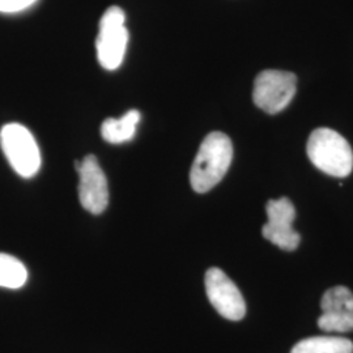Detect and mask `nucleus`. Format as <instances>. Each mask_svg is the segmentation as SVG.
<instances>
[{
	"label": "nucleus",
	"mask_w": 353,
	"mask_h": 353,
	"mask_svg": "<svg viewBox=\"0 0 353 353\" xmlns=\"http://www.w3.org/2000/svg\"><path fill=\"white\" fill-rule=\"evenodd\" d=\"M205 292L220 316L229 321H241L246 314L243 296L223 270L212 267L205 272Z\"/></svg>",
	"instance_id": "7"
},
{
	"label": "nucleus",
	"mask_w": 353,
	"mask_h": 353,
	"mask_svg": "<svg viewBox=\"0 0 353 353\" xmlns=\"http://www.w3.org/2000/svg\"><path fill=\"white\" fill-rule=\"evenodd\" d=\"M321 307L323 313L353 312V293L347 287H334L323 294Z\"/></svg>",
	"instance_id": "12"
},
{
	"label": "nucleus",
	"mask_w": 353,
	"mask_h": 353,
	"mask_svg": "<svg viewBox=\"0 0 353 353\" xmlns=\"http://www.w3.org/2000/svg\"><path fill=\"white\" fill-rule=\"evenodd\" d=\"M312 164L328 176L344 178L353 169V151L350 143L331 128H316L307 141Z\"/></svg>",
	"instance_id": "2"
},
{
	"label": "nucleus",
	"mask_w": 353,
	"mask_h": 353,
	"mask_svg": "<svg viewBox=\"0 0 353 353\" xmlns=\"http://www.w3.org/2000/svg\"><path fill=\"white\" fill-rule=\"evenodd\" d=\"M79 173V198L81 205L93 214H100L109 204L108 179L99 164V160L89 154L81 161H76Z\"/></svg>",
	"instance_id": "6"
},
{
	"label": "nucleus",
	"mask_w": 353,
	"mask_h": 353,
	"mask_svg": "<svg viewBox=\"0 0 353 353\" xmlns=\"http://www.w3.org/2000/svg\"><path fill=\"white\" fill-rule=\"evenodd\" d=\"M36 1L37 0H0V12H20Z\"/></svg>",
	"instance_id": "14"
},
{
	"label": "nucleus",
	"mask_w": 353,
	"mask_h": 353,
	"mask_svg": "<svg viewBox=\"0 0 353 353\" xmlns=\"http://www.w3.org/2000/svg\"><path fill=\"white\" fill-rule=\"evenodd\" d=\"M318 326L326 332H348L353 330V312H328L318 318Z\"/></svg>",
	"instance_id": "13"
},
{
	"label": "nucleus",
	"mask_w": 353,
	"mask_h": 353,
	"mask_svg": "<svg viewBox=\"0 0 353 353\" xmlns=\"http://www.w3.org/2000/svg\"><path fill=\"white\" fill-rule=\"evenodd\" d=\"M233 159V145L225 134L211 132L203 140L190 172L191 188L204 194L225 176Z\"/></svg>",
	"instance_id": "1"
},
{
	"label": "nucleus",
	"mask_w": 353,
	"mask_h": 353,
	"mask_svg": "<svg viewBox=\"0 0 353 353\" xmlns=\"http://www.w3.org/2000/svg\"><path fill=\"white\" fill-rule=\"evenodd\" d=\"M290 353H353V343L341 336H313L299 341Z\"/></svg>",
	"instance_id": "10"
},
{
	"label": "nucleus",
	"mask_w": 353,
	"mask_h": 353,
	"mask_svg": "<svg viewBox=\"0 0 353 353\" xmlns=\"http://www.w3.org/2000/svg\"><path fill=\"white\" fill-rule=\"evenodd\" d=\"M28 271L17 258L0 252V287L19 290L26 283Z\"/></svg>",
	"instance_id": "11"
},
{
	"label": "nucleus",
	"mask_w": 353,
	"mask_h": 353,
	"mask_svg": "<svg viewBox=\"0 0 353 353\" xmlns=\"http://www.w3.org/2000/svg\"><path fill=\"white\" fill-rule=\"evenodd\" d=\"M140 118L141 115L138 110H130L121 118L106 119L101 126L102 138L112 144H121L132 139L137 134Z\"/></svg>",
	"instance_id": "9"
},
{
	"label": "nucleus",
	"mask_w": 353,
	"mask_h": 353,
	"mask_svg": "<svg viewBox=\"0 0 353 353\" xmlns=\"http://www.w3.org/2000/svg\"><path fill=\"white\" fill-rule=\"evenodd\" d=\"M268 221L262 229L265 240L272 242L285 252H293L299 248L301 237L293 229L296 210L288 198L270 201L265 207Z\"/></svg>",
	"instance_id": "8"
},
{
	"label": "nucleus",
	"mask_w": 353,
	"mask_h": 353,
	"mask_svg": "<svg viewBox=\"0 0 353 353\" xmlns=\"http://www.w3.org/2000/svg\"><path fill=\"white\" fill-rule=\"evenodd\" d=\"M3 152L19 176H36L41 166V153L37 141L26 127L8 123L0 131Z\"/></svg>",
	"instance_id": "3"
},
{
	"label": "nucleus",
	"mask_w": 353,
	"mask_h": 353,
	"mask_svg": "<svg viewBox=\"0 0 353 353\" xmlns=\"http://www.w3.org/2000/svg\"><path fill=\"white\" fill-rule=\"evenodd\" d=\"M297 77L292 72L267 70L256 76L252 90L254 103L268 114L283 112L293 100Z\"/></svg>",
	"instance_id": "5"
},
{
	"label": "nucleus",
	"mask_w": 353,
	"mask_h": 353,
	"mask_svg": "<svg viewBox=\"0 0 353 353\" xmlns=\"http://www.w3.org/2000/svg\"><path fill=\"white\" fill-rule=\"evenodd\" d=\"M126 14L119 7H110L103 13L100 21V33L96 41V50L99 62L105 70H117L125 58L128 32Z\"/></svg>",
	"instance_id": "4"
}]
</instances>
